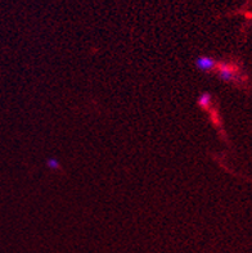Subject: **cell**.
<instances>
[{
    "mask_svg": "<svg viewBox=\"0 0 252 253\" xmlns=\"http://www.w3.org/2000/svg\"><path fill=\"white\" fill-rule=\"evenodd\" d=\"M217 68V75H219V79L225 83H231V81L234 80V71L228 67L227 64H221V66H216Z\"/></svg>",
    "mask_w": 252,
    "mask_h": 253,
    "instance_id": "obj_2",
    "label": "cell"
},
{
    "mask_svg": "<svg viewBox=\"0 0 252 253\" xmlns=\"http://www.w3.org/2000/svg\"><path fill=\"white\" fill-rule=\"evenodd\" d=\"M216 61L207 56H201L196 59V67L201 72H210L216 67Z\"/></svg>",
    "mask_w": 252,
    "mask_h": 253,
    "instance_id": "obj_1",
    "label": "cell"
}]
</instances>
